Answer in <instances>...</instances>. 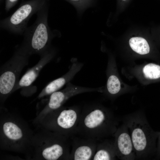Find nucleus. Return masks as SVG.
<instances>
[{"instance_id": "9b49d317", "label": "nucleus", "mask_w": 160, "mask_h": 160, "mask_svg": "<svg viewBox=\"0 0 160 160\" xmlns=\"http://www.w3.org/2000/svg\"><path fill=\"white\" fill-rule=\"evenodd\" d=\"M83 65V63L78 61L77 60H73L71 61V64L68 71L62 76L49 83L39 94L38 98L40 99L50 95L70 82L81 70Z\"/></svg>"}, {"instance_id": "7ed1b4c3", "label": "nucleus", "mask_w": 160, "mask_h": 160, "mask_svg": "<svg viewBox=\"0 0 160 160\" xmlns=\"http://www.w3.org/2000/svg\"><path fill=\"white\" fill-rule=\"evenodd\" d=\"M113 124L109 113L97 103H92L85 105L81 112L77 133L97 140L111 132Z\"/></svg>"}, {"instance_id": "a211bd4d", "label": "nucleus", "mask_w": 160, "mask_h": 160, "mask_svg": "<svg viewBox=\"0 0 160 160\" xmlns=\"http://www.w3.org/2000/svg\"><path fill=\"white\" fill-rule=\"evenodd\" d=\"M78 9H81L89 4L91 0H68Z\"/></svg>"}, {"instance_id": "0eeeda50", "label": "nucleus", "mask_w": 160, "mask_h": 160, "mask_svg": "<svg viewBox=\"0 0 160 160\" xmlns=\"http://www.w3.org/2000/svg\"><path fill=\"white\" fill-rule=\"evenodd\" d=\"M65 87L55 92L50 95L49 100L44 107L37 114L33 123L36 126L44 116L49 113L63 106L71 97L81 93L90 92H100V88H89L76 86L69 82Z\"/></svg>"}, {"instance_id": "f03ea898", "label": "nucleus", "mask_w": 160, "mask_h": 160, "mask_svg": "<svg viewBox=\"0 0 160 160\" xmlns=\"http://www.w3.org/2000/svg\"><path fill=\"white\" fill-rule=\"evenodd\" d=\"M33 131L21 116L3 107L0 111V148L23 153L28 150Z\"/></svg>"}, {"instance_id": "aec40b11", "label": "nucleus", "mask_w": 160, "mask_h": 160, "mask_svg": "<svg viewBox=\"0 0 160 160\" xmlns=\"http://www.w3.org/2000/svg\"><path fill=\"white\" fill-rule=\"evenodd\" d=\"M123 0V1H125V0Z\"/></svg>"}, {"instance_id": "6e6552de", "label": "nucleus", "mask_w": 160, "mask_h": 160, "mask_svg": "<svg viewBox=\"0 0 160 160\" xmlns=\"http://www.w3.org/2000/svg\"><path fill=\"white\" fill-rule=\"evenodd\" d=\"M41 8L29 3L23 4L12 15L0 20V28L12 34L23 35L30 19Z\"/></svg>"}, {"instance_id": "f3484780", "label": "nucleus", "mask_w": 160, "mask_h": 160, "mask_svg": "<svg viewBox=\"0 0 160 160\" xmlns=\"http://www.w3.org/2000/svg\"><path fill=\"white\" fill-rule=\"evenodd\" d=\"M108 92L111 94L115 95L120 91L121 84L118 78L114 75H111L108 77L107 84Z\"/></svg>"}, {"instance_id": "20e7f679", "label": "nucleus", "mask_w": 160, "mask_h": 160, "mask_svg": "<svg viewBox=\"0 0 160 160\" xmlns=\"http://www.w3.org/2000/svg\"><path fill=\"white\" fill-rule=\"evenodd\" d=\"M36 14L35 21L26 29L20 46L30 55L34 54L41 55L50 47L54 36L48 24L47 9L41 8Z\"/></svg>"}, {"instance_id": "f8f14e48", "label": "nucleus", "mask_w": 160, "mask_h": 160, "mask_svg": "<svg viewBox=\"0 0 160 160\" xmlns=\"http://www.w3.org/2000/svg\"><path fill=\"white\" fill-rule=\"evenodd\" d=\"M115 144L117 151L124 155L130 154L132 151V139L126 132L122 133L117 136Z\"/></svg>"}, {"instance_id": "2eb2a0df", "label": "nucleus", "mask_w": 160, "mask_h": 160, "mask_svg": "<svg viewBox=\"0 0 160 160\" xmlns=\"http://www.w3.org/2000/svg\"><path fill=\"white\" fill-rule=\"evenodd\" d=\"M129 42L132 49L139 54L145 55L149 52L148 44L146 40L143 38L132 37L129 39Z\"/></svg>"}, {"instance_id": "4468645a", "label": "nucleus", "mask_w": 160, "mask_h": 160, "mask_svg": "<svg viewBox=\"0 0 160 160\" xmlns=\"http://www.w3.org/2000/svg\"><path fill=\"white\" fill-rule=\"evenodd\" d=\"M111 147L107 145L105 143L97 144L96 151L92 160L112 159L114 157L115 154L114 151L110 148Z\"/></svg>"}, {"instance_id": "ddd939ff", "label": "nucleus", "mask_w": 160, "mask_h": 160, "mask_svg": "<svg viewBox=\"0 0 160 160\" xmlns=\"http://www.w3.org/2000/svg\"><path fill=\"white\" fill-rule=\"evenodd\" d=\"M131 137L133 145L136 150L138 152L144 151L147 146V140L143 130L140 127L135 128L132 132Z\"/></svg>"}, {"instance_id": "6ab92c4d", "label": "nucleus", "mask_w": 160, "mask_h": 160, "mask_svg": "<svg viewBox=\"0 0 160 160\" xmlns=\"http://www.w3.org/2000/svg\"><path fill=\"white\" fill-rule=\"evenodd\" d=\"M17 0H8L6 6V10L9 11L11 8L13 4Z\"/></svg>"}, {"instance_id": "423d86ee", "label": "nucleus", "mask_w": 160, "mask_h": 160, "mask_svg": "<svg viewBox=\"0 0 160 160\" xmlns=\"http://www.w3.org/2000/svg\"><path fill=\"white\" fill-rule=\"evenodd\" d=\"M30 56L20 47L12 57L1 68L0 76V102L3 103L13 92L19 81L20 73L28 63Z\"/></svg>"}, {"instance_id": "412c9836", "label": "nucleus", "mask_w": 160, "mask_h": 160, "mask_svg": "<svg viewBox=\"0 0 160 160\" xmlns=\"http://www.w3.org/2000/svg\"></svg>"}, {"instance_id": "39448f33", "label": "nucleus", "mask_w": 160, "mask_h": 160, "mask_svg": "<svg viewBox=\"0 0 160 160\" xmlns=\"http://www.w3.org/2000/svg\"><path fill=\"white\" fill-rule=\"evenodd\" d=\"M81 112L77 106H63L47 114L36 126L70 138L77 133Z\"/></svg>"}, {"instance_id": "9d476101", "label": "nucleus", "mask_w": 160, "mask_h": 160, "mask_svg": "<svg viewBox=\"0 0 160 160\" xmlns=\"http://www.w3.org/2000/svg\"><path fill=\"white\" fill-rule=\"evenodd\" d=\"M55 53V50L50 47L41 54L40 59L38 63L28 70L22 77L15 87L13 92L20 88L31 85L44 66L53 58Z\"/></svg>"}, {"instance_id": "dca6fc26", "label": "nucleus", "mask_w": 160, "mask_h": 160, "mask_svg": "<svg viewBox=\"0 0 160 160\" xmlns=\"http://www.w3.org/2000/svg\"><path fill=\"white\" fill-rule=\"evenodd\" d=\"M143 72L145 77L151 79L160 78V65L152 63H149L144 67Z\"/></svg>"}, {"instance_id": "1a4fd4ad", "label": "nucleus", "mask_w": 160, "mask_h": 160, "mask_svg": "<svg viewBox=\"0 0 160 160\" xmlns=\"http://www.w3.org/2000/svg\"><path fill=\"white\" fill-rule=\"evenodd\" d=\"M96 140L82 137L73 139L69 159L92 160L97 145Z\"/></svg>"}, {"instance_id": "f257e3e1", "label": "nucleus", "mask_w": 160, "mask_h": 160, "mask_svg": "<svg viewBox=\"0 0 160 160\" xmlns=\"http://www.w3.org/2000/svg\"><path fill=\"white\" fill-rule=\"evenodd\" d=\"M71 147L69 138L36 127L25 156L28 160H69Z\"/></svg>"}]
</instances>
